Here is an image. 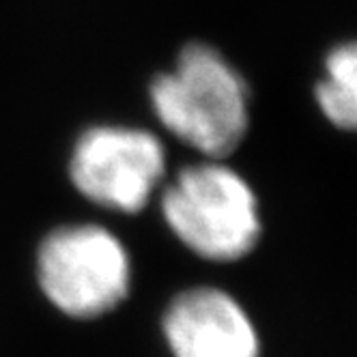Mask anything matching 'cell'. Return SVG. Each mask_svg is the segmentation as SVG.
I'll return each instance as SVG.
<instances>
[{
    "label": "cell",
    "mask_w": 357,
    "mask_h": 357,
    "mask_svg": "<svg viewBox=\"0 0 357 357\" xmlns=\"http://www.w3.org/2000/svg\"><path fill=\"white\" fill-rule=\"evenodd\" d=\"M160 207L170 233L211 263L241 261L263 233L257 194L222 160L178 170L162 192Z\"/></svg>",
    "instance_id": "2"
},
{
    "label": "cell",
    "mask_w": 357,
    "mask_h": 357,
    "mask_svg": "<svg viewBox=\"0 0 357 357\" xmlns=\"http://www.w3.org/2000/svg\"><path fill=\"white\" fill-rule=\"evenodd\" d=\"M314 99L323 116L353 132L357 123V45L353 41L336 45L325 59V78L314 89Z\"/></svg>",
    "instance_id": "6"
},
{
    "label": "cell",
    "mask_w": 357,
    "mask_h": 357,
    "mask_svg": "<svg viewBox=\"0 0 357 357\" xmlns=\"http://www.w3.org/2000/svg\"><path fill=\"white\" fill-rule=\"evenodd\" d=\"M166 174L162 140L140 127L95 125L84 130L69 158V178L93 205L134 215Z\"/></svg>",
    "instance_id": "4"
},
{
    "label": "cell",
    "mask_w": 357,
    "mask_h": 357,
    "mask_svg": "<svg viewBox=\"0 0 357 357\" xmlns=\"http://www.w3.org/2000/svg\"><path fill=\"white\" fill-rule=\"evenodd\" d=\"M162 127L207 160L233 155L250 127V93L239 71L207 43H190L151 82Z\"/></svg>",
    "instance_id": "1"
},
{
    "label": "cell",
    "mask_w": 357,
    "mask_h": 357,
    "mask_svg": "<svg viewBox=\"0 0 357 357\" xmlns=\"http://www.w3.org/2000/svg\"><path fill=\"white\" fill-rule=\"evenodd\" d=\"M162 331L172 357H261L257 325L231 293L215 287L178 293Z\"/></svg>",
    "instance_id": "5"
},
{
    "label": "cell",
    "mask_w": 357,
    "mask_h": 357,
    "mask_svg": "<svg viewBox=\"0 0 357 357\" xmlns=\"http://www.w3.org/2000/svg\"><path fill=\"white\" fill-rule=\"evenodd\" d=\"M37 284L65 317L91 321L112 312L132 291V259L123 241L99 224H67L37 250Z\"/></svg>",
    "instance_id": "3"
}]
</instances>
